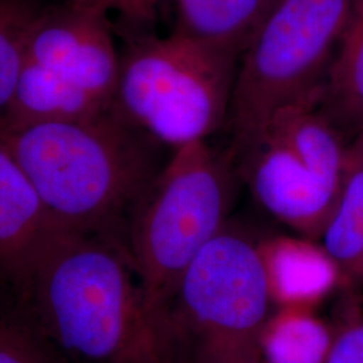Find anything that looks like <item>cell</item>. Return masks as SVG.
<instances>
[{"label":"cell","instance_id":"obj_1","mask_svg":"<svg viewBox=\"0 0 363 363\" xmlns=\"http://www.w3.org/2000/svg\"><path fill=\"white\" fill-rule=\"evenodd\" d=\"M19 291L31 323L74 363H166L155 316L116 237L67 230Z\"/></svg>","mask_w":363,"mask_h":363},{"label":"cell","instance_id":"obj_2","mask_svg":"<svg viewBox=\"0 0 363 363\" xmlns=\"http://www.w3.org/2000/svg\"><path fill=\"white\" fill-rule=\"evenodd\" d=\"M43 205L64 228L124 241L130 217L167 159L166 147L111 108L94 116L0 130Z\"/></svg>","mask_w":363,"mask_h":363},{"label":"cell","instance_id":"obj_3","mask_svg":"<svg viewBox=\"0 0 363 363\" xmlns=\"http://www.w3.org/2000/svg\"><path fill=\"white\" fill-rule=\"evenodd\" d=\"M259 240L228 223L187 265L157 325L166 363L259 358L272 313Z\"/></svg>","mask_w":363,"mask_h":363},{"label":"cell","instance_id":"obj_4","mask_svg":"<svg viewBox=\"0 0 363 363\" xmlns=\"http://www.w3.org/2000/svg\"><path fill=\"white\" fill-rule=\"evenodd\" d=\"M237 177L232 150L186 144L171 151L135 208L125 247L156 322L187 265L229 223Z\"/></svg>","mask_w":363,"mask_h":363},{"label":"cell","instance_id":"obj_5","mask_svg":"<svg viewBox=\"0 0 363 363\" xmlns=\"http://www.w3.org/2000/svg\"><path fill=\"white\" fill-rule=\"evenodd\" d=\"M240 57L172 33L120 52L112 109L171 151L228 123Z\"/></svg>","mask_w":363,"mask_h":363},{"label":"cell","instance_id":"obj_6","mask_svg":"<svg viewBox=\"0 0 363 363\" xmlns=\"http://www.w3.org/2000/svg\"><path fill=\"white\" fill-rule=\"evenodd\" d=\"M322 89L276 111L232 150L259 206L295 233L320 241L340 194L349 142L320 109Z\"/></svg>","mask_w":363,"mask_h":363},{"label":"cell","instance_id":"obj_7","mask_svg":"<svg viewBox=\"0 0 363 363\" xmlns=\"http://www.w3.org/2000/svg\"><path fill=\"white\" fill-rule=\"evenodd\" d=\"M104 10L50 1L27 39L3 128L94 116L111 109L120 52Z\"/></svg>","mask_w":363,"mask_h":363},{"label":"cell","instance_id":"obj_8","mask_svg":"<svg viewBox=\"0 0 363 363\" xmlns=\"http://www.w3.org/2000/svg\"><path fill=\"white\" fill-rule=\"evenodd\" d=\"M357 0H279L241 54L228 123L237 150L276 111L322 89Z\"/></svg>","mask_w":363,"mask_h":363},{"label":"cell","instance_id":"obj_9","mask_svg":"<svg viewBox=\"0 0 363 363\" xmlns=\"http://www.w3.org/2000/svg\"><path fill=\"white\" fill-rule=\"evenodd\" d=\"M67 230L0 145V281L21 289L39 259Z\"/></svg>","mask_w":363,"mask_h":363},{"label":"cell","instance_id":"obj_10","mask_svg":"<svg viewBox=\"0 0 363 363\" xmlns=\"http://www.w3.org/2000/svg\"><path fill=\"white\" fill-rule=\"evenodd\" d=\"M267 288L274 308L315 310L345 276L319 241L303 235L259 238Z\"/></svg>","mask_w":363,"mask_h":363},{"label":"cell","instance_id":"obj_11","mask_svg":"<svg viewBox=\"0 0 363 363\" xmlns=\"http://www.w3.org/2000/svg\"><path fill=\"white\" fill-rule=\"evenodd\" d=\"M172 1L177 6L175 33L241 57L279 0Z\"/></svg>","mask_w":363,"mask_h":363},{"label":"cell","instance_id":"obj_12","mask_svg":"<svg viewBox=\"0 0 363 363\" xmlns=\"http://www.w3.org/2000/svg\"><path fill=\"white\" fill-rule=\"evenodd\" d=\"M320 109L350 143L363 130V0H357L350 22L327 72Z\"/></svg>","mask_w":363,"mask_h":363},{"label":"cell","instance_id":"obj_13","mask_svg":"<svg viewBox=\"0 0 363 363\" xmlns=\"http://www.w3.org/2000/svg\"><path fill=\"white\" fill-rule=\"evenodd\" d=\"M335 333L315 310L274 308L261 330L264 363H325Z\"/></svg>","mask_w":363,"mask_h":363},{"label":"cell","instance_id":"obj_14","mask_svg":"<svg viewBox=\"0 0 363 363\" xmlns=\"http://www.w3.org/2000/svg\"><path fill=\"white\" fill-rule=\"evenodd\" d=\"M319 242L343 273L351 276L363 247V130L347 147L337 206Z\"/></svg>","mask_w":363,"mask_h":363},{"label":"cell","instance_id":"obj_15","mask_svg":"<svg viewBox=\"0 0 363 363\" xmlns=\"http://www.w3.org/2000/svg\"><path fill=\"white\" fill-rule=\"evenodd\" d=\"M49 0H0V125L13 100L27 39Z\"/></svg>","mask_w":363,"mask_h":363},{"label":"cell","instance_id":"obj_16","mask_svg":"<svg viewBox=\"0 0 363 363\" xmlns=\"http://www.w3.org/2000/svg\"><path fill=\"white\" fill-rule=\"evenodd\" d=\"M54 352L33 323L0 316V363H55Z\"/></svg>","mask_w":363,"mask_h":363},{"label":"cell","instance_id":"obj_17","mask_svg":"<svg viewBox=\"0 0 363 363\" xmlns=\"http://www.w3.org/2000/svg\"><path fill=\"white\" fill-rule=\"evenodd\" d=\"M325 363H363V322L335 333Z\"/></svg>","mask_w":363,"mask_h":363},{"label":"cell","instance_id":"obj_18","mask_svg":"<svg viewBox=\"0 0 363 363\" xmlns=\"http://www.w3.org/2000/svg\"><path fill=\"white\" fill-rule=\"evenodd\" d=\"M91 6L106 13L116 11L132 22H145L154 18L156 0H70Z\"/></svg>","mask_w":363,"mask_h":363},{"label":"cell","instance_id":"obj_19","mask_svg":"<svg viewBox=\"0 0 363 363\" xmlns=\"http://www.w3.org/2000/svg\"><path fill=\"white\" fill-rule=\"evenodd\" d=\"M351 276H354L357 279H363V247L362 250H361V255L358 257V261H357V265H355L354 271L351 273Z\"/></svg>","mask_w":363,"mask_h":363},{"label":"cell","instance_id":"obj_20","mask_svg":"<svg viewBox=\"0 0 363 363\" xmlns=\"http://www.w3.org/2000/svg\"><path fill=\"white\" fill-rule=\"evenodd\" d=\"M240 363H264L261 358H256V359H249V361H244V362Z\"/></svg>","mask_w":363,"mask_h":363}]
</instances>
